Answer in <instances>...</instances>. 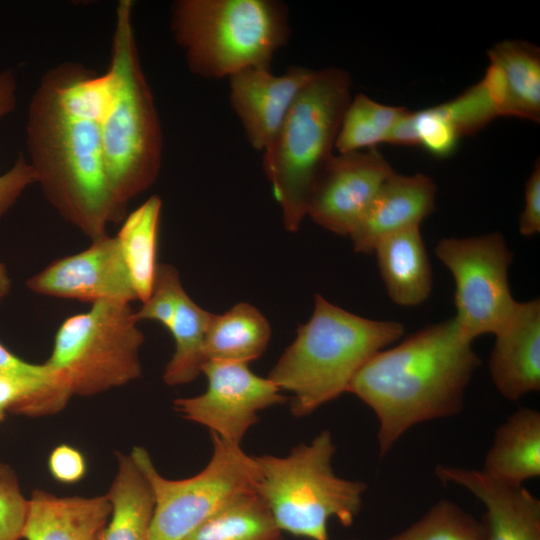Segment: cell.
<instances>
[{
	"mask_svg": "<svg viewBox=\"0 0 540 540\" xmlns=\"http://www.w3.org/2000/svg\"><path fill=\"white\" fill-rule=\"evenodd\" d=\"M110 98L105 74L75 62L49 69L27 112L26 143L49 203L92 241L124 220L106 175L101 123Z\"/></svg>",
	"mask_w": 540,
	"mask_h": 540,
	"instance_id": "6da1fadb",
	"label": "cell"
},
{
	"mask_svg": "<svg viewBox=\"0 0 540 540\" xmlns=\"http://www.w3.org/2000/svg\"><path fill=\"white\" fill-rule=\"evenodd\" d=\"M454 318L376 353L348 391L375 413L380 457L413 426L457 415L481 361Z\"/></svg>",
	"mask_w": 540,
	"mask_h": 540,
	"instance_id": "7a4b0ae2",
	"label": "cell"
},
{
	"mask_svg": "<svg viewBox=\"0 0 540 540\" xmlns=\"http://www.w3.org/2000/svg\"><path fill=\"white\" fill-rule=\"evenodd\" d=\"M403 333L397 321L364 318L316 294L311 318L267 377L293 394L291 412L304 417L347 392L358 371Z\"/></svg>",
	"mask_w": 540,
	"mask_h": 540,
	"instance_id": "3957f363",
	"label": "cell"
},
{
	"mask_svg": "<svg viewBox=\"0 0 540 540\" xmlns=\"http://www.w3.org/2000/svg\"><path fill=\"white\" fill-rule=\"evenodd\" d=\"M133 1L115 9L111 42L110 98L101 123L106 175L118 203L128 202L156 180L163 137L151 88L143 72L133 27Z\"/></svg>",
	"mask_w": 540,
	"mask_h": 540,
	"instance_id": "277c9868",
	"label": "cell"
},
{
	"mask_svg": "<svg viewBox=\"0 0 540 540\" xmlns=\"http://www.w3.org/2000/svg\"><path fill=\"white\" fill-rule=\"evenodd\" d=\"M352 81L341 68L315 70L279 130L263 150V169L288 231L307 216L313 188L333 157Z\"/></svg>",
	"mask_w": 540,
	"mask_h": 540,
	"instance_id": "5b68a950",
	"label": "cell"
},
{
	"mask_svg": "<svg viewBox=\"0 0 540 540\" xmlns=\"http://www.w3.org/2000/svg\"><path fill=\"white\" fill-rule=\"evenodd\" d=\"M170 30L195 75L220 79L270 68L290 36L286 4L276 0H178Z\"/></svg>",
	"mask_w": 540,
	"mask_h": 540,
	"instance_id": "8992f818",
	"label": "cell"
},
{
	"mask_svg": "<svg viewBox=\"0 0 540 540\" xmlns=\"http://www.w3.org/2000/svg\"><path fill=\"white\" fill-rule=\"evenodd\" d=\"M336 450L329 430L309 444L301 443L285 457L254 456L258 468L256 492L282 531L312 540H329L328 522L353 524L367 485L337 476L332 468Z\"/></svg>",
	"mask_w": 540,
	"mask_h": 540,
	"instance_id": "52a82bcc",
	"label": "cell"
},
{
	"mask_svg": "<svg viewBox=\"0 0 540 540\" xmlns=\"http://www.w3.org/2000/svg\"><path fill=\"white\" fill-rule=\"evenodd\" d=\"M129 303L99 301L67 318L56 332L47 362L73 395L89 397L123 386L142 374L144 342Z\"/></svg>",
	"mask_w": 540,
	"mask_h": 540,
	"instance_id": "ba28073f",
	"label": "cell"
},
{
	"mask_svg": "<svg viewBox=\"0 0 540 540\" xmlns=\"http://www.w3.org/2000/svg\"><path fill=\"white\" fill-rule=\"evenodd\" d=\"M210 435L213 448L208 464L186 479L163 477L145 448L132 449L130 455L154 497L148 540H184L237 496L255 490L258 468L254 456L213 432Z\"/></svg>",
	"mask_w": 540,
	"mask_h": 540,
	"instance_id": "9c48e42d",
	"label": "cell"
},
{
	"mask_svg": "<svg viewBox=\"0 0 540 540\" xmlns=\"http://www.w3.org/2000/svg\"><path fill=\"white\" fill-rule=\"evenodd\" d=\"M435 254L453 276V318L463 335L474 341L481 335L497 334L518 304L508 281L513 253L502 234L444 238Z\"/></svg>",
	"mask_w": 540,
	"mask_h": 540,
	"instance_id": "30bf717a",
	"label": "cell"
},
{
	"mask_svg": "<svg viewBox=\"0 0 540 540\" xmlns=\"http://www.w3.org/2000/svg\"><path fill=\"white\" fill-rule=\"evenodd\" d=\"M202 373L208 382L206 391L195 397L177 398L174 409L230 443L241 444L247 431L259 421L261 410L286 401L274 382L253 373L247 363L208 360Z\"/></svg>",
	"mask_w": 540,
	"mask_h": 540,
	"instance_id": "8fae6325",
	"label": "cell"
},
{
	"mask_svg": "<svg viewBox=\"0 0 540 540\" xmlns=\"http://www.w3.org/2000/svg\"><path fill=\"white\" fill-rule=\"evenodd\" d=\"M393 172L376 148L333 155L313 188L307 215L324 229L349 236Z\"/></svg>",
	"mask_w": 540,
	"mask_h": 540,
	"instance_id": "7c38bea8",
	"label": "cell"
},
{
	"mask_svg": "<svg viewBox=\"0 0 540 540\" xmlns=\"http://www.w3.org/2000/svg\"><path fill=\"white\" fill-rule=\"evenodd\" d=\"M40 295L91 304L99 301L129 303L138 300L119 242L106 235L85 250L60 258L26 280Z\"/></svg>",
	"mask_w": 540,
	"mask_h": 540,
	"instance_id": "4fadbf2b",
	"label": "cell"
},
{
	"mask_svg": "<svg viewBox=\"0 0 540 540\" xmlns=\"http://www.w3.org/2000/svg\"><path fill=\"white\" fill-rule=\"evenodd\" d=\"M315 70L293 66L282 75L270 68L249 67L229 77L230 103L250 145H269Z\"/></svg>",
	"mask_w": 540,
	"mask_h": 540,
	"instance_id": "5bb4252c",
	"label": "cell"
},
{
	"mask_svg": "<svg viewBox=\"0 0 540 540\" xmlns=\"http://www.w3.org/2000/svg\"><path fill=\"white\" fill-rule=\"evenodd\" d=\"M438 479L472 493L485 507L486 540H540V500L522 485L500 481L483 469L438 465Z\"/></svg>",
	"mask_w": 540,
	"mask_h": 540,
	"instance_id": "9a60e30c",
	"label": "cell"
},
{
	"mask_svg": "<svg viewBox=\"0 0 540 540\" xmlns=\"http://www.w3.org/2000/svg\"><path fill=\"white\" fill-rule=\"evenodd\" d=\"M437 187L427 175L395 171L383 182L350 233L354 251L371 254L383 238L420 227L433 211Z\"/></svg>",
	"mask_w": 540,
	"mask_h": 540,
	"instance_id": "2e32d148",
	"label": "cell"
},
{
	"mask_svg": "<svg viewBox=\"0 0 540 540\" xmlns=\"http://www.w3.org/2000/svg\"><path fill=\"white\" fill-rule=\"evenodd\" d=\"M491 379L509 401L540 389V301L518 302L507 324L495 334L488 360Z\"/></svg>",
	"mask_w": 540,
	"mask_h": 540,
	"instance_id": "e0dca14e",
	"label": "cell"
},
{
	"mask_svg": "<svg viewBox=\"0 0 540 540\" xmlns=\"http://www.w3.org/2000/svg\"><path fill=\"white\" fill-rule=\"evenodd\" d=\"M482 78L499 116L539 123L540 50L523 40H503L487 52Z\"/></svg>",
	"mask_w": 540,
	"mask_h": 540,
	"instance_id": "ac0fdd59",
	"label": "cell"
},
{
	"mask_svg": "<svg viewBox=\"0 0 540 540\" xmlns=\"http://www.w3.org/2000/svg\"><path fill=\"white\" fill-rule=\"evenodd\" d=\"M112 513L105 495L59 497L36 489L27 501L25 540H100Z\"/></svg>",
	"mask_w": 540,
	"mask_h": 540,
	"instance_id": "d6986e66",
	"label": "cell"
},
{
	"mask_svg": "<svg viewBox=\"0 0 540 540\" xmlns=\"http://www.w3.org/2000/svg\"><path fill=\"white\" fill-rule=\"evenodd\" d=\"M373 253L392 302L403 307H414L428 299L433 276L420 227L381 239Z\"/></svg>",
	"mask_w": 540,
	"mask_h": 540,
	"instance_id": "ffe728a7",
	"label": "cell"
},
{
	"mask_svg": "<svg viewBox=\"0 0 540 540\" xmlns=\"http://www.w3.org/2000/svg\"><path fill=\"white\" fill-rule=\"evenodd\" d=\"M483 470L513 485L540 475V413L522 407L495 431Z\"/></svg>",
	"mask_w": 540,
	"mask_h": 540,
	"instance_id": "44dd1931",
	"label": "cell"
},
{
	"mask_svg": "<svg viewBox=\"0 0 540 540\" xmlns=\"http://www.w3.org/2000/svg\"><path fill=\"white\" fill-rule=\"evenodd\" d=\"M117 462L106 494L112 513L100 540H148L154 509L150 484L130 454L117 453Z\"/></svg>",
	"mask_w": 540,
	"mask_h": 540,
	"instance_id": "7402d4cb",
	"label": "cell"
},
{
	"mask_svg": "<svg viewBox=\"0 0 540 540\" xmlns=\"http://www.w3.org/2000/svg\"><path fill=\"white\" fill-rule=\"evenodd\" d=\"M271 337L264 315L241 302L221 315L213 314L205 339L206 360L249 363L261 356Z\"/></svg>",
	"mask_w": 540,
	"mask_h": 540,
	"instance_id": "603a6c76",
	"label": "cell"
},
{
	"mask_svg": "<svg viewBox=\"0 0 540 540\" xmlns=\"http://www.w3.org/2000/svg\"><path fill=\"white\" fill-rule=\"evenodd\" d=\"M161 198L152 195L123 220L116 238L138 300L151 294L157 267Z\"/></svg>",
	"mask_w": 540,
	"mask_h": 540,
	"instance_id": "cb8c5ba5",
	"label": "cell"
},
{
	"mask_svg": "<svg viewBox=\"0 0 540 540\" xmlns=\"http://www.w3.org/2000/svg\"><path fill=\"white\" fill-rule=\"evenodd\" d=\"M212 315L198 306L186 291L181 295L167 328L175 341V351L163 373L167 385L190 383L202 373L207 361L205 339Z\"/></svg>",
	"mask_w": 540,
	"mask_h": 540,
	"instance_id": "d4e9b609",
	"label": "cell"
},
{
	"mask_svg": "<svg viewBox=\"0 0 540 540\" xmlns=\"http://www.w3.org/2000/svg\"><path fill=\"white\" fill-rule=\"evenodd\" d=\"M281 530L256 490L226 504L184 540H281Z\"/></svg>",
	"mask_w": 540,
	"mask_h": 540,
	"instance_id": "484cf974",
	"label": "cell"
},
{
	"mask_svg": "<svg viewBox=\"0 0 540 540\" xmlns=\"http://www.w3.org/2000/svg\"><path fill=\"white\" fill-rule=\"evenodd\" d=\"M409 109L381 104L364 94L348 104L337 135L335 148L340 154L376 148L385 143L395 123Z\"/></svg>",
	"mask_w": 540,
	"mask_h": 540,
	"instance_id": "4316f807",
	"label": "cell"
},
{
	"mask_svg": "<svg viewBox=\"0 0 540 540\" xmlns=\"http://www.w3.org/2000/svg\"><path fill=\"white\" fill-rule=\"evenodd\" d=\"M385 540H486L480 520L452 501L440 500L417 521Z\"/></svg>",
	"mask_w": 540,
	"mask_h": 540,
	"instance_id": "83f0119b",
	"label": "cell"
},
{
	"mask_svg": "<svg viewBox=\"0 0 540 540\" xmlns=\"http://www.w3.org/2000/svg\"><path fill=\"white\" fill-rule=\"evenodd\" d=\"M17 81L12 69L0 72V119L16 107ZM36 183L34 171L20 153L7 172L0 175V219L11 209L23 191Z\"/></svg>",
	"mask_w": 540,
	"mask_h": 540,
	"instance_id": "f1b7e54d",
	"label": "cell"
},
{
	"mask_svg": "<svg viewBox=\"0 0 540 540\" xmlns=\"http://www.w3.org/2000/svg\"><path fill=\"white\" fill-rule=\"evenodd\" d=\"M460 137L473 135L499 117L496 106L481 80L452 100L438 105Z\"/></svg>",
	"mask_w": 540,
	"mask_h": 540,
	"instance_id": "f546056e",
	"label": "cell"
},
{
	"mask_svg": "<svg viewBox=\"0 0 540 540\" xmlns=\"http://www.w3.org/2000/svg\"><path fill=\"white\" fill-rule=\"evenodd\" d=\"M184 292L177 269L170 264L159 263L151 294L135 311L137 321H157L167 329Z\"/></svg>",
	"mask_w": 540,
	"mask_h": 540,
	"instance_id": "4dcf8cb0",
	"label": "cell"
},
{
	"mask_svg": "<svg viewBox=\"0 0 540 540\" xmlns=\"http://www.w3.org/2000/svg\"><path fill=\"white\" fill-rule=\"evenodd\" d=\"M418 145L431 155L445 158L451 155L460 139L456 129L439 106L413 112Z\"/></svg>",
	"mask_w": 540,
	"mask_h": 540,
	"instance_id": "1f68e13d",
	"label": "cell"
},
{
	"mask_svg": "<svg viewBox=\"0 0 540 540\" xmlns=\"http://www.w3.org/2000/svg\"><path fill=\"white\" fill-rule=\"evenodd\" d=\"M27 501L15 472L0 462V540L22 538Z\"/></svg>",
	"mask_w": 540,
	"mask_h": 540,
	"instance_id": "d6a6232c",
	"label": "cell"
},
{
	"mask_svg": "<svg viewBox=\"0 0 540 540\" xmlns=\"http://www.w3.org/2000/svg\"><path fill=\"white\" fill-rule=\"evenodd\" d=\"M48 469L58 482L72 484L86 474L87 463L84 455L76 448L61 444L55 447L48 458Z\"/></svg>",
	"mask_w": 540,
	"mask_h": 540,
	"instance_id": "836d02e7",
	"label": "cell"
},
{
	"mask_svg": "<svg viewBox=\"0 0 540 540\" xmlns=\"http://www.w3.org/2000/svg\"><path fill=\"white\" fill-rule=\"evenodd\" d=\"M0 374L39 382H50L64 377L47 361L43 364L29 363L13 354L1 342Z\"/></svg>",
	"mask_w": 540,
	"mask_h": 540,
	"instance_id": "e575fe53",
	"label": "cell"
},
{
	"mask_svg": "<svg viewBox=\"0 0 540 540\" xmlns=\"http://www.w3.org/2000/svg\"><path fill=\"white\" fill-rule=\"evenodd\" d=\"M519 231L524 236L540 232V163L534 164L525 185L524 209L519 219Z\"/></svg>",
	"mask_w": 540,
	"mask_h": 540,
	"instance_id": "d590c367",
	"label": "cell"
},
{
	"mask_svg": "<svg viewBox=\"0 0 540 540\" xmlns=\"http://www.w3.org/2000/svg\"><path fill=\"white\" fill-rule=\"evenodd\" d=\"M385 143L401 146L418 145L417 134L414 124V114L408 111L392 127Z\"/></svg>",
	"mask_w": 540,
	"mask_h": 540,
	"instance_id": "8d00e7d4",
	"label": "cell"
},
{
	"mask_svg": "<svg viewBox=\"0 0 540 540\" xmlns=\"http://www.w3.org/2000/svg\"><path fill=\"white\" fill-rule=\"evenodd\" d=\"M11 289V279L6 266L0 261V301L9 293Z\"/></svg>",
	"mask_w": 540,
	"mask_h": 540,
	"instance_id": "74e56055",
	"label": "cell"
},
{
	"mask_svg": "<svg viewBox=\"0 0 540 540\" xmlns=\"http://www.w3.org/2000/svg\"><path fill=\"white\" fill-rule=\"evenodd\" d=\"M282 540V539H281ZM351 540H358V539H351Z\"/></svg>",
	"mask_w": 540,
	"mask_h": 540,
	"instance_id": "f35d334b",
	"label": "cell"
}]
</instances>
